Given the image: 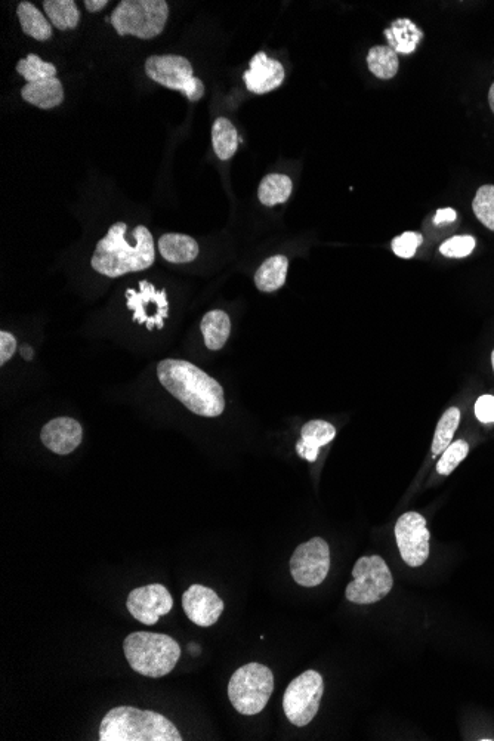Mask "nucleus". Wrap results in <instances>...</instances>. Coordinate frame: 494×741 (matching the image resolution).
<instances>
[{"instance_id":"obj_12","label":"nucleus","mask_w":494,"mask_h":741,"mask_svg":"<svg viewBox=\"0 0 494 741\" xmlns=\"http://www.w3.org/2000/svg\"><path fill=\"white\" fill-rule=\"evenodd\" d=\"M126 305L134 313L137 323L145 324L148 330L163 329L169 316L168 295L165 290H157L147 280H142L138 290H126Z\"/></svg>"},{"instance_id":"obj_25","label":"nucleus","mask_w":494,"mask_h":741,"mask_svg":"<svg viewBox=\"0 0 494 741\" xmlns=\"http://www.w3.org/2000/svg\"><path fill=\"white\" fill-rule=\"evenodd\" d=\"M212 144L216 156L221 160H230L239 147V135L230 120L219 117L212 128Z\"/></svg>"},{"instance_id":"obj_22","label":"nucleus","mask_w":494,"mask_h":741,"mask_svg":"<svg viewBox=\"0 0 494 741\" xmlns=\"http://www.w3.org/2000/svg\"><path fill=\"white\" fill-rule=\"evenodd\" d=\"M287 268H289V261L286 256H271L256 271V287L261 292H276L286 283Z\"/></svg>"},{"instance_id":"obj_18","label":"nucleus","mask_w":494,"mask_h":741,"mask_svg":"<svg viewBox=\"0 0 494 741\" xmlns=\"http://www.w3.org/2000/svg\"><path fill=\"white\" fill-rule=\"evenodd\" d=\"M21 97L24 101L42 110H51L61 106L64 101L63 83L58 77L39 80L35 83H27L21 89Z\"/></svg>"},{"instance_id":"obj_33","label":"nucleus","mask_w":494,"mask_h":741,"mask_svg":"<svg viewBox=\"0 0 494 741\" xmlns=\"http://www.w3.org/2000/svg\"><path fill=\"white\" fill-rule=\"evenodd\" d=\"M422 242H424L422 234L407 231V233L401 234V236L392 240V250L400 258L410 259L415 256L416 250L422 245Z\"/></svg>"},{"instance_id":"obj_11","label":"nucleus","mask_w":494,"mask_h":741,"mask_svg":"<svg viewBox=\"0 0 494 741\" xmlns=\"http://www.w3.org/2000/svg\"><path fill=\"white\" fill-rule=\"evenodd\" d=\"M395 539L404 563L410 567H422L429 558V534L424 515L407 512L398 518Z\"/></svg>"},{"instance_id":"obj_1","label":"nucleus","mask_w":494,"mask_h":741,"mask_svg":"<svg viewBox=\"0 0 494 741\" xmlns=\"http://www.w3.org/2000/svg\"><path fill=\"white\" fill-rule=\"evenodd\" d=\"M154 259L153 236L148 228L138 225L129 231L125 222H116L95 247L91 265L97 273L116 279L147 270L154 264Z\"/></svg>"},{"instance_id":"obj_34","label":"nucleus","mask_w":494,"mask_h":741,"mask_svg":"<svg viewBox=\"0 0 494 741\" xmlns=\"http://www.w3.org/2000/svg\"><path fill=\"white\" fill-rule=\"evenodd\" d=\"M475 416L483 424L494 422V395H481L475 403Z\"/></svg>"},{"instance_id":"obj_6","label":"nucleus","mask_w":494,"mask_h":741,"mask_svg":"<svg viewBox=\"0 0 494 741\" xmlns=\"http://www.w3.org/2000/svg\"><path fill=\"white\" fill-rule=\"evenodd\" d=\"M274 675L267 666L249 663L237 669L228 684L231 705L242 715H258L270 702Z\"/></svg>"},{"instance_id":"obj_4","label":"nucleus","mask_w":494,"mask_h":741,"mask_svg":"<svg viewBox=\"0 0 494 741\" xmlns=\"http://www.w3.org/2000/svg\"><path fill=\"white\" fill-rule=\"evenodd\" d=\"M123 651L135 672L154 679L174 671L181 656V647L171 636L142 631L128 635Z\"/></svg>"},{"instance_id":"obj_24","label":"nucleus","mask_w":494,"mask_h":741,"mask_svg":"<svg viewBox=\"0 0 494 741\" xmlns=\"http://www.w3.org/2000/svg\"><path fill=\"white\" fill-rule=\"evenodd\" d=\"M292 179L283 174H270L261 181L259 185L258 197L259 202L264 206L282 205L289 200L292 194Z\"/></svg>"},{"instance_id":"obj_38","label":"nucleus","mask_w":494,"mask_h":741,"mask_svg":"<svg viewBox=\"0 0 494 741\" xmlns=\"http://www.w3.org/2000/svg\"><path fill=\"white\" fill-rule=\"evenodd\" d=\"M21 355H23L24 360L30 361L33 360V355H35V353H33L32 347H29V345H23V347H21Z\"/></svg>"},{"instance_id":"obj_31","label":"nucleus","mask_w":494,"mask_h":741,"mask_svg":"<svg viewBox=\"0 0 494 741\" xmlns=\"http://www.w3.org/2000/svg\"><path fill=\"white\" fill-rule=\"evenodd\" d=\"M469 453V444L466 441L458 440L455 443L450 444L446 450H444L443 456H441L440 462L437 463V472L440 475H450L459 463L465 460Z\"/></svg>"},{"instance_id":"obj_3","label":"nucleus","mask_w":494,"mask_h":741,"mask_svg":"<svg viewBox=\"0 0 494 741\" xmlns=\"http://www.w3.org/2000/svg\"><path fill=\"white\" fill-rule=\"evenodd\" d=\"M101 741H181L175 724L166 716L151 710L119 706L104 716L100 727Z\"/></svg>"},{"instance_id":"obj_40","label":"nucleus","mask_w":494,"mask_h":741,"mask_svg":"<svg viewBox=\"0 0 494 741\" xmlns=\"http://www.w3.org/2000/svg\"><path fill=\"white\" fill-rule=\"evenodd\" d=\"M492 364H493V370H494V350H493V353H492Z\"/></svg>"},{"instance_id":"obj_28","label":"nucleus","mask_w":494,"mask_h":741,"mask_svg":"<svg viewBox=\"0 0 494 741\" xmlns=\"http://www.w3.org/2000/svg\"><path fill=\"white\" fill-rule=\"evenodd\" d=\"M367 66L376 77L388 80L397 74L400 63L397 54L389 46H375L367 55Z\"/></svg>"},{"instance_id":"obj_16","label":"nucleus","mask_w":494,"mask_h":741,"mask_svg":"<svg viewBox=\"0 0 494 741\" xmlns=\"http://www.w3.org/2000/svg\"><path fill=\"white\" fill-rule=\"evenodd\" d=\"M82 437V426L71 418L52 419L40 432V440L46 449L61 456L73 453L82 443Z\"/></svg>"},{"instance_id":"obj_32","label":"nucleus","mask_w":494,"mask_h":741,"mask_svg":"<svg viewBox=\"0 0 494 741\" xmlns=\"http://www.w3.org/2000/svg\"><path fill=\"white\" fill-rule=\"evenodd\" d=\"M474 249L475 239L471 236H455L452 239L446 240L440 246L441 255L455 259L466 258V256L471 255Z\"/></svg>"},{"instance_id":"obj_20","label":"nucleus","mask_w":494,"mask_h":741,"mask_svg":"<svg viewBox=\"0 0 494 741\" xmlns=\"http://www.w3.org/2000/svg\"><path fill=\"white\" fill-rule=\"evenodd\" d=\"M159 252L171 264H188L199 256V245L193 237L169 233L160 237Z\"/></svg>"},{"instance_id":"obj_8","label":"nucleus","mask_w":494,"mask_h":741,"mask_svg":"<svg viewBox=\"0 0 494 741\" xmlns=\"http://www.w3.org/2000/svg\"><path fill=\"white\" fill-rule=\"evenodd\" d=\"M145 74L172 91H179L190 101L202 100L205 85L194 76L193 66L179 55H153L145 61Z\"/></svg>"},{"instance_id":"obj_37","label":"nucleus","mask_w":494,"mask_h":741,"mask_svg":"<svg viewBox=\"0 0 494 741\" xmlns=\"http://www.w3.org/2000/svg\"><path fill=\"white\" fill-rule=\"evenodd\" d=\"M107 5L108 0H85L86 9H88L89 12L101 11V9L106 8Z\"/></svg>"},{"instance_id":"obj_2","label":"nucleus","mask_w":494,"mask_h":741,"mask_svg":"<svg viewBox=\"0 0 494 741\" xmlns=\"http://www.w3.org/2000/svg\"><path fill=\"white\" fill-rule=\"evenodd\" d=\"M157 378L163 388L194 415L216 418L224 412V389L193 363L174 358L160 361Z\"/></svg>"},{"instance_id":"obj_39","label":"nucleus","mask_w":494,"mask_h":741,"mask_svg":"<svg viewBox=\"0 0 494 741\" xmlns=\"http://www.w3.org/2000/svg\"><path fill=\"white\" fill-rule=\"evenodd\" d=\"M489 104H490V108H492V111H493V113H494V83H493V85H492V86H490V91H489Z\"/></svg>"},{"instance_id":"obj_14","label":"nucleus","mask_w":494,"mask_h":741,"mask_svg":"<svg viewBox=\"0 0 494 741\" xmlns=\"http://www.w3.org/2000/svg\"><path fill=\"white\" fill-rule=\"evenodd\" d=\"M182 608L188 619L200 628H211L224 611V601L211 588L193 585L182 595Z\"/></svg>"},{"instance_id":"obj_36","label":"nucleus","mask_w":494,"mask_h":741,"mask_svg":"<svg viewBox=\"0 0 494 741\" xmlns=\"http://www.w3.org/2000/svg\"><path fill=\"white\" fill-rule=\"evenodd\" d=\"M456 218H458V213H456L455 209H440V211L435 213L434 222L435 225H443L446 224V222H455Z\"/></svg>"},{"instance_id":"obj_21","label":"nucleus","mask_w":494,"mask_h":741,"mask_svg":"<svg viewBox=\"0 0 494 741\" xmlns=\"http://www.w3.org/2000/svg\"><path fill=\"white\" fill-rule=\"evenodd\" d=\"M203 338H205L206 348L211 351H218L227 344L231 333V320L227 313L221 310H213L203 317L202 324Z\"/></svg>"},{"instance_id":"obj_10","label":"nucleus","mask_w":494,"mask_h":741,"mask_svg":"<svg viewBox=\"0 0 494 741\" xmlns=\"http://www.w3.org/2000/svg\"><path fill=\"white\" fill-rule=\"evenodd\" d=\"M330 570V548L326 540L313 537L302 543L290 558V573L298 585L314 588L326 580Z\"/></svg>"},{"instance_id":"obj_19","label":"nucleus","mask_w":494,"mask_h":741,"mask_svg":"<svg viewBox=\"0 0 494 741\" xmlns=\"http://www.w3.org/2000/svg\"><path fill=\"white\" fill-rule=\"evenodd\" d=\"M388 46L395 54H413L424 39V32L409 18H398L385 30Z\"/></svg>"},{"instance_id":"obj_5","label":"nucleus","mask_w":494,"mask_h":741,"mask_svg":"<svg viewBox=\"0 0 494 741\" xmlns=\"http://www.w3.org/2000/svg\"><path fill=\"white\" fill-rule=\"evenodd\" d=\"M169 17L165 0H122L110 17L119 36L150 40L162 35Z\"/></svg>"},{"instance_id":"obj_15","label":"nucleus","mask_w":494,"mask_h":741,"mask_svg":"<svg viewBox=\"0 0 494 741\" xmlns=\"http://www.w3.org/2000/svg\"><path fill=\"white\" fill-rule=\"evenodd\" d=\"M246 88L256 95L276 91L284 82V67L279 61L268 57L265 52H258L250 61L249 70L243 74Z\"/></svg>"},{"instance_id":"obj_30","label":"nucleus","mask_w":494,"mask_h":741,"mask_svg":"<svg viewBox=\"0 0 494 741\" xmlns=\"http://www.w3.org/2000/svg\"><path fill=\"white\" fill-rule=\"evenodd\" d=\"M472 211L484 227L494 231V185L487 184L478 188L472 202Z\"/></svg>"},{"instance_id":"obj_35","label":"nucleus","mask_w":494,"mask_h":741,"mask_svg":"<svg viewBox=\"0 0 494 741\" xmlns=\"http://www.w3.org/2000/svg\"><path fill=\"white\" fill-rule=\"evenodd\" d=\"M17 339L8 332H0V364L8 363L17 351Z\"/></svg>"},{"instance_id":"obj_13","label":"nucleus","mask_w":494,"mask_h":741,"mask_svg":"<svg viewBox=\"0 0 494 741\" xmlns=\"http://www.w3.org/2000/svg\"><path fill=\"white\" fill-rule=\"evenodd\" d=\"M126 607L138 622L153 626L159 622L160 617L171 613L174 608V598L165 586L153 583V585L134 589L128 595Z\"/></svg>"},{"instance_id":"obj_17","label":"nucleus","mask_w":494,"mask_h":741,"mask_svg":"<svg viewBox=\"0 0 494 741\" xmlns=\"http://www.w3.org/2000/svg\"><path fill=\"white\" fill-rule=\"evenodd\" d=\"M336 437L335 426L326 421H311L302 426L301 440L296 444V452L308 462H316L320 449Z\"/></svg>"},{"instance_id":"obj_9","label":"nucleus","mask_w":494,"mask_h":741,"mask_svg":"<svg viewBox=\"0 0 494 741\" xmlns=\"http://www.w3.org/2000/svg\"><path fill=\"white\" fill-rule=\"evenodd\" d=\"M324 693V682L317 671H307L296 676L283 697L287 719L295 727H307L316 718Z\"/></svg>"},{"instance_id":"obj_26","label":"nucleus","mask_w":494,"mask_h":741,"mask_svg":"<svg viewBox=\"0 0 494 741\" xmlns=\"http://www.w3.org/2000/svg\"><path fill=\"white\" fill-rule=\"evenodd\" d=\"M46 17L58 30L76 29L80 23V11L74 0H45Z\"/></svg>"},{"instance_id":"obj_23","label":"nucleus","mask_w":494,"mask_h":741,"mask_svg":"<svg viewBox=\"0 0 494 741\" xmlns=\"http://www.w3.org/2000/svg\"><path fill=\"white\" fill-rule=\"evenodd\" d=\"M17 17L18 21H20L21 29H23V32L27 36L33 37V39L39 40V42H45V40L51 39V21H48V18L33 3L21 2L17 8Z\"/></svg>"},{"instance_id":"obj_7","label":"nucleus","mask_w":494,"mask_h":741,"mask_svg":"<svg viewBox=\"0 0 494 741\" xmlns=\"http://www.w3.org/2000/svg\"><path fill=\"white\" fill-rule=\"evenodd\" d=\"M353 577L345 597L357 605L376 604L384 600L394 586L388 564L378 555L360 558L354 565Z\"/></svg>"},{"instance_id":"obj_29","label":"nucleus","mask_w":494,"mask_h":741,"mask_svg":"<svg viewBox=\"0 0 494 741\" xmlns=\"http://www.w3.org/2000/svg\"><path fill=\"white\" fill-rule=\"evenodd\" d=\"M17 71L27 80V83L57 77V67L54 64L45 63L35 54L27 55L24 60L18 61Z\"/></svg>"},{"instance_id":"obj_27","label":"nucleus","mask_w":494,"mask_h":741,"mask_svg":"<svg viewBox=\"0 0 494 741\" xmlns=\"http://www.w3.org/2000/svg\"><path fill=\"white\" fill-rule=\"evenodd\" d=\"M460 424V410L458 407H450L444 415L441 416L437 428H435L434 441H432V455H443L444 450L453 443L455 432L458 431Z\"/></svg>"}]
</instances>
